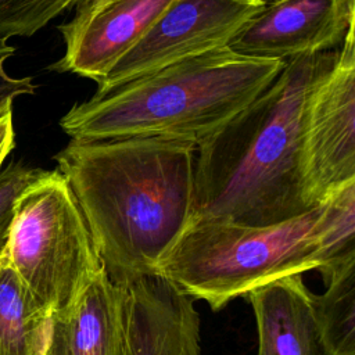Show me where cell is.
Masks as SVG:
<instances>
[{
  "label": "cell",
  "mask_w": 355,
  "mask_h": 355,
  "mask_svg": "<svg viewBox=\"0 0 355 355\" xmlns=\"http://www.w3.org/2000/svg\"><path fill=\"white\" fill-rule=\"evenodd\" d=\"M196 148L155 136L69 139L54 155L115 284L154 276L190 223Z\"/></svg>",
  "instance_id": "1"
},
{
  "label": "cell",
  "mask_w": 355,
  "mask_h": 355,
  "mask_svg": "<svg viewBox=\"0 0 355 355\" xmlns=\"http://www.w3.org/2000/svg\"><path fill=\"white\" fill-rule=\"evenodd\" d=\"M336 53L287 60L276 79L196 148L191 219L270 226L315 208L302 176L308 92Z\"/></svg>",
  "instance_id": "2"
},
{
  "label": "cell",
  "mask_w": 355,
  "mask_h": 355,
  "mask_svg": "<svg viewBox=\"0 0 355 355\" xmlns=\"http://www.w3.org/2000/svg\"><path fill=\"white\" fill-rule=\"evenodd\" d=\"M284 64L218 49L93 94L73 104L60 126L69 139L155 136L197 147L255 100Z\"/></svg>",
  "instance_id": "3"
},
{
  "label": "cell",
  "mask_w": 355,
  "mask_h": 355,
  "mask_svg": "<svg viewBox=\"0 0 355 355\" xmlns=\"http://www.w3.org/2000/svg\"><path fill=\"white\" fill-rule=\"evenodd\" d=\"M322 202L270 226L191 219L154 275L214 311L284 276L318 270Z\"/></svg>",
  "instance_id": "4"
},
{
  "label": "cell",
  "mask_w": 355,
  "mask_h": 355,
  "mask_svg": "<svg viewBox=\"0 0 355 355\" xmlns=\"http://www.w3.org/2000/svg\"><path fill=\"white\" fill-rule=\"evenodd\" d=\"M0 252L50 316L68 308L103 269L78 202L57 169H42L21 191Z\"/></svg>",
  "instance_id": "5"
},
{
  "label": "cell",
  "mask_w": 355,
  "mask_h": 355,
  "mask_svg": "<svg viewBox=\"0 0 355 355\" xmlns=\"http://www.w3.org/2000/svg\"><path fill=\"white\" fill-rule=\"evenodd\" d=\"M312 83L302 115V176L309 202L355 179V35Z\"/></svg>",
  "instance_id": "6"
},
{
  "label": "cell",
  "mask_w": 355,
  "mask_h": 355,
  "mask_svg": "<svg viewBox=\"0 0 355 355\" xmlns=\"http://www.w3.org/2000/svg\"><path fill=\"white\" fill-rule=\"evenodd\" d=\"M262 0H173L148 32L100 79L94 94L178 61L227 47Z\"/></svg>",
  "instance_id": "7"
},
{
  "label": "cell",
  "mask_w": 355,
  "mask_h": 355,
  "mask_svg": "<svg viewBox=\"0 0 355 355\" xmlns=\"http://www.w3.org/2000/svg\"><path fill=\"white\" fill-rule=\"evenodd\" d=\"M355 25V0H275L252 15L229 49L248 57L287 61L324 53Z\"/></svg>",
  "instance_id": "8"
},
{
  "label": "cell",
  "mask_w": 355,
  "mask_h": 355,
  "mask_svg": "<svg viewBox=\"0 0 355 355\" xmlns=\"http://www.w3.org/2000/svg\"><path fill=\"white\" fill-rule=\"evenodd\" d=\"M126 291V355H201L193 298L157 275L129 284Z\"/></svg>",
  "instance_id": "9"
},
{
  "label": "cell",
  "mask_w": 355,
  "mask_h": 355,
  "mask_svg": "<svg viewBox=\"0 0 355 355\" xmlns=\"http://www.w3.org/2000/svg\"><path fill=\"white\" fill-rule=\"evenodd\" d=\"M126 287L104 268L64 311L50 316L43 355H126Z\"/></svg>",
  "instance_id": "10"
},
{
  "label": "cell",
  "mask_w": 355,
  "mask_h": 355,
  "mask_svg": "<svg viewBox=\"0 0 355 355\" xmlns=\"http://www.w3.org/2000/svg\"><path fill=\"white\" fill-rule=\"evenodd\" d=\"M173 0H112L69 42L49 69L98 82L154 25Z\"/></svg>",
  "instance_id": "11"
},
{
  "label": "cell",
  "mask_w": 355,
  "mask_h": 355,
  "mask_svg": "<svg viewBox=\"0 0 355 355\" xmlns=\"http://www.w3.org/2000/svg\"><path fill=\"white\" fill-rule=\"evenodd\" d=\"M247 297L257 322V355H322L313 294L301 275L273 280Z\"/></svg>",
  "instance_id": "12"
},
{
  "label": "cell",
  "mask_w": 355,
  "mask_h": 355,
  "mask_svg": "<svg viewBox=\"0 0 355 355\" xmlns=\"http://www.w3.org/2000/svg\"><path fill=\"white\" fill-rule=\"evenodd\" d=\"M50 315L0 252V355H43Z\"/></svg>",
  "instance_id": "13"
},
{
  "label": "cell",
  "mask_w": 355,
  "mask_h": 355,
  "mask_svg": "<svg viewBox=\"0 0 355 355\" xmlns=\"http://www.w3.org/2000/svg\"><path fill=\"white\" fill-rule=\"evenodd\" d=\"M313 294V311L322 355H355V263L324 282Z\"/></svg>",
  "instance_id": "14"
},
{
  "label": "cell",
  "mask_w": 355,
  "mask_h": 355,
  "mask_svg": "<svg viewBox=\"0 0 355 355\" xmlns=\"http://www.w3.org/2000/svg\"><path fill=\"white\" fill-rule=\"evenodd\" d=\"M320 272L323 282L355 263V179L330 191L322 201Z\"/></svg>",
  "instance_id": "15"
},
{
  "label": "cell",
  "mask_w": 355,
  "mask_h": 355,
  "mask_svg": "<svg viewBox=\"0 0 355 355\" xmlns=\"http://www.w3.org/2000/svg\"><path fill=\"white\" fill-rule=\"evenodd\" d=\"M42 172L22 161H10L0 169V250L7 239L14 204L21 191Z\"/></svg>",
  "instance_id": "16"
},
{
  "label": "cell",
  "mask_w": 355,
  "mask_h": 355,
  "mask_svg": "<svg viewBox=\"0 0 355 355\" xmlns=\"http://www.w3.org/2000/svg\"><path fill=\"white\" fill-rule=\"evenodd\" d=\"M15 54V47L8 40L0 37V116L12 111L14 101L22 96H31L36 92L32 76H14L6 64Z\"/></svg>",
  "instance_id": "17"
},
{
  "label": "cell",
  "mask_w": 355,
  "mask_h": 355,
  "mask_svg": "<svg viewBox=\"0 0 355 355\" xmlns=\"http://www.w3.org/2000/svg\"><path fill=\"white\" fill-rule=\"evenodd\" d=\"M110 1L112 0H78L73 6L72 17L58 25L62 42H69Z\"/></svg>",
  "instance_id": "18"
},
{
  "label": "cell",
  "mask_w": 355,
  "mask_h": 355,
  "mask_svg": "<svg viewBox=\"0 0 355 355\" xmlns=\"http://www.w3.org/2000/svg\"><path fill=\"white\" fill-rule=\"evenodd\" d=\"M15 147V129L12 111L0 116V169Z\"/></svg>",
  "instance_id": "19"
},
{
  "label": "cell",
  "mask_w": 355,
  "mask_h": 355,
  "mask_svg": "<svg viewBox=\"0 0 355 355\" xmlns=\"http://www.w3.org/2000/svg\"><path fill=\"white\" fill-rule=\"evenodd\" d=\"M11 1H14V0H0V7L8 4V3H11Z\"/></svg>",
  "instance_id": "20"
},
{
  "label": "cell",
  "mask_w": 355,
  "mask_h": 355,
  "mask_svg": "<svg viewBox=\"0 0 355 355\" xmlns=\"http://www.w3.org/2000/svg\"><path fill=\"white\" fill-rule=\"evenodd\" d=\"M262 1L266 4V3H270V1H275V0H262Z\"/></svg>",
  "instance_id": "21"
}]
</instances>
